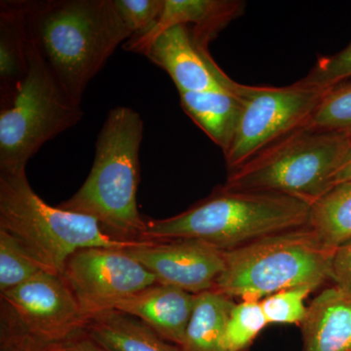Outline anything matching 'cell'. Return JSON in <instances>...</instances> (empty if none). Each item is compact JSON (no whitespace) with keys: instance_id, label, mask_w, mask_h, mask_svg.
Instances as JSON below:
<instances>
[{"instance_id":"obj_12","label":"cell","mask_w":351,"mask_h":351,"mask_svg":"<svg viewBox=\"0 0 351 351\" xmlns=\"http://www.w3.org/2000/svg\"><path fill=\"white\" fill-rule=\"evenodd\" d=\"M189 25H178L161 32L144 56L164 69L172 78L178 92L228 90L226 75L209 50L198 47Z\"/></svg>"},{"instance_id":"obj_19","label":"cell","mask_w":351,"mask_h":351,"mask_svg":"<svg viewBox=\"0 0 351 351\" xmlns=\"http://www.w3.org/2000/svg\"><path fill=\"white\" fill-rule=\"evenodd\" d=\"M237 302L211 290L196 295L195 308L186 328L181 351H226V324Z\"/></svg>"},{"instance_id":"obj_11","label":"cell","mask_w":351,"mask_h":351,"mask_svg":"<svg viewBox=\"0 0 351 351\" xmlns=\"http://www.w3.org/2000/svg\"><path fill=\"white\" fill-rule=\"evenodd\" d=\"M127 251L156 276L157 282L193 295L213 290L225 267V252L198 240H147Z\"/></svg>"},{"instance_id":"obj_14","label":"cell","mask_w":351,"mask_h":351,"mask_svg":"<svg viewBox=\"0 0 351 351\" xmlns=\"http://www.w3.org/2000/svg\"><path fill=\"white\" fill-rule=\"evenodd\" d=\"M196 295L156 283L126 298L114 309L133 316L179 348L195 308Z\"/></svg>"},{"instance_id":"obj_3","label":"cell","mask_w":351,"mask_h":351,"mask_svg":"<svg viewBox=\"0 0 351 351\" xmlns=\"http://www.w3.org/2000/svg\"><path fill=\"white\" fill-rule=\"evenodd\" d=\"M311 204L293 196L217 186L186 211L149 219L144 240L193 239L219 250H234L269 235L308 223Z\"/></svg>"},{"instance_id":"obj_7","label":"cell","mask_w":351,"mask_h":351,"mask_svg":"<svg viewBox=\"0 0 351 351\" xmlns=\"http://www.w3.org/2000/svg\"><path fill=\"white\" fill-rule=\"evenodd\" d=\"M29 73L12 105L0 110V173L25 171L46 143L82 119V101L58 83L29 32Z\"/></svg>"},{"instance_id":"obj_28","label":"cell","mask_w":351,"mask_h":351,"mask_svg":"<svg viewBox=\"0 0 351 351\" xmlns=\"http://www.w3.org/2000/svg\"><path fill=\"white\" fill-rule=\"evenodd\" d=\"M332 280V283L351 292V240L335 250Z\"/></svg>"},{"instance_id":"obj_27","label":"cell","mask_w":351,"mask_h":351,"mask_svg":"<svg viewBox=\"0 0 351 351\" xmlns=\"http://www.w3.org/2000/svg\"><path fill=\"white\" fill-rule=\"evenodd\" d=\"M114 3L133 36H143L151 31L164 8V0H114Z\"/></svg>"},{"instance_id":"obj_17","label":"cell","mask_w":351,"mask_h":351,"mask_svg":"<svg viewBox=\"0 0 351 351\" xmlns=\"http://www.w3.org/2000/svg\"><path fill=\"white\" fill-rule=\"evenodd\" d=\"M184 112L221 147L232 145L242 113V103L232 90L180 92Z\"/></svg>"},{"instance_id":"obj_24","label":"cell","mask_w":351,"mask_h":351,"mask_svg":"<svg viewBox=\"0 0 351 351\" xmlns=\"http://www.w3.org/2000/svg\"><path fill=\"white\" fill-rule=\"evenodd\" d=\"M313 291L308 288H291L279 291L261 301L269 324L300 325L306 315V298Z\"/></svg>"},{"instance_id":"obj_5","label":"cell","mask_w":351,"mask_h":351,"mask_svg":"<svg viewBox=\"0 0 351 351\" xmlns=\"http://www.w3.org/2000/svg\"><path fill=\"white\" fill-rule=\"evenodd\" d=\"M350 151V134L304 125L228 172L223 186L293 196L311 205L332 189Z\"/></svg>"},{"instance_id":"obj_2","label":"cell","mask_w":351,"mask_h":351,"mask_svg":"<svg viewBox=\"0 0 351 351\" xmlns=\"http://www.w3.org/2000/svg\"><path fill=\"white\" fill-rule=\"evenodd\" d=\"M144 129L140 113L133 108H112L97 138L86 181L59 207L91 217L115 239L144 240L147 221L137 202Z\"/></svg>"},{"instance_id":"obj_21","label":"cell","mask_w":351,"mask_h":351,"mask_svg":"<svg viewBox=\"0 0 351 351\" xmlns=\"http://www.w3.org/2000/svg\"><path fill=\"white\" fill-rule=\"evenodd\" d=\"M51 271L10 232L0 228V294Z\"/></svg>"},{"instance_id":"obj_13","label":"cell","mask_w":351,"mask_h":351,"mask_svg":"<svg viewBox=\"0 0 351 351\" xmlns=\"http://www.w3.org/2000/svg\"><path fill=\"white\" fill-rule=\"evenodd\" d=\"M245 5V2L239 0H164L157 24L147 34L129 39L124 48L145 55L152 41L165 29L191 24L193 41L198 47L208 49L210 41L243 13Z\"/></svg>"},{"instance_id":"obj_15","label":"cell","mask_w":351,"mask_h":351,"mask_svg":"<svg viewBox=\"0 0 351 351\" xmlns=\"http://www.w3.org/2000/svg\"><path fill=\"white\" fill-rule=\"evenodd\" d=\"M302 351H351V292L332 284L307 306Z\"/></svg>"},{"instance_id":"obj_16","label":"cell","mask_w":351,"mask_h":351,"mask_svg":"<svg viewBox=\"0 0 351 351\" xmlns=\"http://www.w3.org/2000/svg\"><path fill=\"white\" fill-rule=\"evenodd\" d=\"M29 25L24 0L0 2V110L12 105L29 73Z\"/></svg>"},{"instance_id":"obj_1","label":"cell","mask_w":351,"mask_h":351,"mask_svg":"<svg viewBox=\"0 0 351 351\" xmlns=\"http://www.w3.org/2000/svg\"><path fill=\"white\" fill-rule=\"evenodd\" d=\"M29 32L62 88L75 100L133 32L114 0H24Z\"/></svg>"},{"instance_id":"obj_23","label":"cell","mask_w":351,"mask_h":351,"mask_svg":"<svg viewBox=\"0 0 351 351\" xmlns=\"http://www.w3.org/2000/svg\"><path fill=\"white\" fill-rule=\"evenodd\" d=\"M306 125L351 135V80L326 90Z\"/></svg>"},{"instance_id":"obj_4","label":"cell","mask_w":351,"mask_h":351,"mask_svg":"<svg viewBox=\"0 0 351 351\" xmlns=\"http://www.w3.org/2000/svg\"><path fill=\"white\" fill-rule=\"evenodd\" d=\"M334 253L308 226L269 235L225 252V267L213 290L255 302L286 289L314 292L332 282Z\"/></svg>"},{"instance_id":"obj_26","label":"cell","mask_w":351,"mask_h":351,"mask_svg":"<svg viewBox=\"0 0 351 351\" xmlns=\"http://www.w3.org/2000/svg\"><path fill=\"white\" fill-rule=\"evenodd\" d=\"M351 80V43L332 56L322 57L300 82L306 86L328 90Z\"/></svg>"},{"instance_id":"obj_6","label":"cell","mask_w":351,"mask_h":351,"mask_svg":"<svg viewBox=\"0 0 351 351\" xmlns=\"http://www.w3.org/2000/svg\"><path fill=\"white\" fill-rule=\"evenodd\" d=\"M0 228L10 232L39 262L59 274L69 257L82 249L127 250L147 241L115 239L91 217L50 206L32 189L25 171L0 173Z\"/></svg>"},{"instance_id":"obj_30","label":"cell","mask_w":351,"mask_h":351,"mask_svg":"<svg viewBox=\"0 0 351 351\" xmlns=\"http://www.w3.org/2000/svg\"><path fill=\"white\" fill-rule=\"evenodd\" d=\"M348 182H351V151L332 178V186Z\"/></svg>"},{"instance_id":"obj_9","label":"cell","mask_w":351,"mask_h":351,"mask_svg":"<svg viewBox=\"0 0 351 351\" xmlns=\"http://www.w3.org/2000/svg\"><path fill=\"white\" fill-rule=\"evenodd\" d=\"M127 250L94 247L75 252L66 261L61 276L87 318L114 309L126 298L158 283Z\"/></svg>"},{"instance_id":"obj_8","label":"cell","mask_w":351,"mask_h":351,"mask_svg":"<svg viewBox=\"0 0 351 351\" xmlns=\"http://www.w3.org/2000/svg\"><path fill=\"white\" fill-rule=\"evenodd\" d=\"M228 88L242 103L239 127L232 145L223 154L228 172L306 125L326 92L300 82L287 87H260L230 80Z\"/></svg>"},{"instance_id":"obj_29","label":"cell","mask_w":351,"mask_h":351,"mask_svg":"<svg viewBox=\"0 0 351 351\" xmlns=\"http://www.w3.org/2000/svg\"><path fill=\"white\" fill-rule=\"evenodd\" d=\"M59 346L62 351H110L97 343L85 330L77 332L63 343H59Z\"/></svg>"},{"instance_id":"obj_22","label":"cell","mask_w":351,"mask_h":351,"mask_svg":"<svg viewBox=\"0 0 351 351\" xmlns=\"http://www.w3.org/2000/svg\"><path fill=\"white\" fill-rule=\"evenodd\" d=\"M267 325L261 302L240 301L235 304L226 324L225 350L249 351Z\"/></svg>"},{"instance_id":"obj_18","label":"cell","mask_w":351,"mask_h":351,"mask_svg":"<svg viewBox=\"0 0 351 351\" xmlns=\"http://www.w3.org/2000/svg\"><path fill=\"white\" fill-rule=\"evenodd\" d=\"M84 330L110 351H181L142 321L117 309L90 316Z\"/></svg>"},{"instance_id":"obj_10","label":"cell","mask_w":351,"mask_h":351,"mask_svg":"<svg viewBox=\"0 0 351 351\" xmlns=\"http://www.w3.org/2000/svg\"><path fill=\"white\" fill-rule=\"evenodd\" d=\"M21 325L32 336L63 343L83 331L87 316L63 276L44 271L12 290L0 294Z\"/></svg>"},{"instance_id":"obj_20","label":"cell","mask_w":351,"mask_h":351,"mask_svg":"<svg viewBox=\"0 0 351 351\" xmlns=\"http://www.w3.org/2000/svg\"><path fill=\"white\" fill-rule=\"evenodd\" d=\"M323 243L336 250L351 240V182L332 186L311 205L308 223Z\"/></svg>"},{"instance_id":"obj_25","label":"cell","mask_w":351,"mask_h":351,"mask_svg":"<svg viewBox=\"0 0 351 351\" xmlns=\"http://www.w3.org/2000/svg\"><path fill=\"white\" fill-rule=\"evenodd\" d=\"M0 351H62L59 343L44 341L21 325L5 302L0 301Z\"/></svg>"}]
</instances>
